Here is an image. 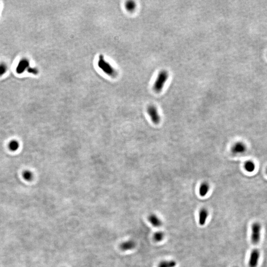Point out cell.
I'll return each mask as SVG.
<instances>
[{"label":"cell","mask_w":267,"mask_h":267,"mask_svg":"<svg viewBox=\"0 0 267 267\" xmlns=\"http://www.w3.org/2000/svg\"><path fill=\"white\" fill-rule=\"evenodd\" d=\"M147 113L149 116L151 120L155 124H158L160 121V116L155 106L150 105L147 108Z\"/></svg>","instance_id":"cell-4"},{"label":"cell","mask_w":267,"mask_h":267,"mask_svg":"<svg viewBox=\"0 0 267 267\" xmlns=\"http://www.w3.org/2000/svg\"><path fill=\"white\" fill-rule=\"evenodd\" d=\"M148 219L150 224L154 227L158 228L162 226V223L161 220L155 214H151L149 215Z\"/></svg>","instance_id":"cell-9"},{"label":"cell","mask_w":267,"mask_h":267,"mask_svg":"<svg viewBox=\"0 0 267 267\" xmlns=\"http://www.w3.org/2000/svg\"><path fill=\"white\" fill-rule=\"evenodd\" d=\"M164 237V234L162 232H157L153 235V239L156 242H160Z\"/></svg>","instance_id":"cell-17"},{"label":"cell","mask_w":267,"mask_h":267,"mask_svg":"<svg viewBox=\"0 0 267 267\" xmlns=\"http://www.w3.org/2000/svg\"><path fill=\"white\" fill-rule=\"evenodd\" d=\"M208 216V212L205 208L201 209L199 214V224L201 226H204L205 224L207 218Z\"/></svg>","instance_id":"cell-8"},{"label":"cell","mask_w":267,"mask_h":267,"mask_svg":"<svg viewBox=\"0 0 267 267\" xmlns=\"http://www.w3.org/2000/svg\"><path fill=\"white\" fill-rule=\"evenodd\" d=\"M97 65L108 76H110L112 78H115L117 76V71L111 65L110 63L105 59L104 55H100L98 56Z\"/></svg>","instance_id":"cell-1"},{"label":"cell","mask_w":267,"mask_h":267,"mask_svg":"<svg viewBox=\"0 0 267 267\" xmlns=\"http://www.w3.org/2000/svg\"><path fill=\"white\" fill-rule=\"evenodd\" d=\"M22 177L24 180L27 181H30L33 179V174L31 171L29 170H25L22 173Z\"/></svg>","instance_id":"cell-16"},{"label":"cell","mask_w":267,"mask_h":267,"mask_svg":"<svg viewBox=\"0 0 267 267\" xmlns=\"http://www.w3.org/2000/svg\"><path fill=\"white\" fill-rule=\"evenodd\" d=\"M176 264L177 263L174 260L163 261L159 263L158 267H175Z\"/></svg>","instance_id":"cell-12"},{"label":"cell","mask_w":267,"mask_h":267,"mask_svg":"<svg viewBox=\"0 0 267 267\" xmlns=\"http://www.w3.org/2000/svg\"></svg>","instance_id":"cell-21"},{"label":"cell","mask_w":267,"mask_h":267,"mask_svg":"<svg viewBox=\"0 0 267 267\" xmlns=\"http://www.w3.org/2000/svg\"><path fill=\"white\" fill-rule=\"evenodd\" d=\"M125 8L128 11L132 12L134 11L136 9V4L135 2L132 1H129L126 2L125 4Z\"/></svg>","instance_id":"cell-15"},{"label":"cell","mask_w":267,"mask_h":267,"mask_svg":"<svg viewBox=\"0 0 267 267\" xmlns=\"http://www.w3.org/2000/svg\"><path fill=\"white\" fill-rule=\"evenodd\" d=\"M136 246V244L133 240H128L123 242L120 245V249L123 251H127L132 250Z\"/></svg>","instance_id":"cell-10"},{"label":"cell","mask_w":267,"mask_h":267,"mask_svg":"<svg viewBox=\"0 0 267 267\" xmlns=\"http://www.w3.org/2000/svg\"><path fill=\"white\" fill-rule=\"evenodd\" d=\"M168 77L169 74L167 71L165 70L160 71L153 85V89L154 91L157 92H160L162 90Z\"/></svg>","instance_id":"cell-2"},{"label":"cell","mask_w":267,"mask_h":267,"mask_svg":"<svg viewBox=\"0 0 267 267\" xmlns=\"http://www.w3.org/2000/svg\"><path fill=\"white\" fill-rule=\"evenodd\" d=\"M266 173H267V170H266Z\"/></svg>","instance_id":"cell-20"},{"label":"cell","mask_w":267,"mask_h":267,"mask_svg":"<svg viewBox=\"0 0 267 267\" xmlns=\"http://www.w3.org/2000/svg\"><path fill=\"white\" fill-rule=\"evenodd\" d=\"M8 69V67L5 63H0V76L5 74Z\"/></svg>","instance_id":"cell-18"},{"label":"cell","mask_w":267,"mask_h":267,"mask_svg":"<svg viewBox=\"0 0 267 267\" xmlns=\"http://www.w3.org/2000/svg\"><path fill=\"white\" fill-rule=\"evenodd\" d=\"M246 145L242 142H237L232 146V152L234 154H241L243 153L246 151Z\"/></svg>","instance_id":"cell-7"},{"label":"cell","mask_w":267,"mask_h":267,"mask_svg":"<svg viewBox=\"0 0 267 267\" xmlns=\"http://www.w3.org/2000/svg\"><path fill=\"white\" fill-rule=\"evenodd\" d=\"M261 225L259 223H253L251 227V241L252 244H257L259 242L261 237Z\"/></svg>","instance_id":"cell-3"},{"label":"cell","mask_w":267,"mask_h":267,"mask_svg":"<svg viewBox=\"0 0 267 267\" xmlns=\"http://www.w3.org/2000/svg\"><path fill=\"white\" fill-rule=\"evenodd\" d=\"M209 185L207 183H203L200 185V187L199 188V195L201 196L204 197L207 195V193H208L209 190Z\"/></svg>","instance_id":"cell-11"},{"label":"cell","mask_w":267,"mask_h":267,"mask_svg":"<svg viewBox=\"0 0 267 267\" xmlns=\"http://www.w3.org/2000/svg\"><path fill=\"white\" fill-rule=\"evenodd\" d=\"M260 251L258 249H254L250 254L248 265L249 267H257L260 258Z\"/></svg>","instance_id":"cell-5"},{"label":"cell","mask_w":267,"mask_h":267,"mask_svg":"<svg viewBox=\"0 0 267 267\" xmlns=\"http://www.w3.org/2000/svg\"><path fill=\"white\" fill-rule=\"evenodd\" d=\"M28 72L33 74L34 75H37L38 73V70L36 68H34V67H29L27 69Z\"/></svg>","instance_id":"cell-19"},{"label":"cell","mask_w":267,"mask_h":267,"mask_svg":"<svg viewBox=\"0 0 267 267\" xmlns=\"http://www.w3.org/2000/svg\"><path fill=\"white\" fill-rule=\"evenodd\" d=\"M29 67V62L26 59H23L20 60L18 64L16 71L18 74H22Z\"/></svg>","instance_id":"cell-6"},{"label":"cell","mask_w":267,"mask_h":267,"mask_svg":"<svg viewBox=\"0 0 267 267\" xmlns=\"http://www.w3.org/2000/svg\"><path fill=\"white\" fill-rule=\"evenodd\" d=\"M244 168L248 172H252L255 169V165L251 161H247L244 164Z\"/></svg>","instance_id":"cell-13"},{"label":"cell","mask_w":267,"mask_h":267,"mask_svg":"<svg viewBox=\"0 0 267 267\" xmlns=\"http://www.w3.org/2000/svg\"><path fill=\"white\" fill-rule=\"evenodd\" d=\"M8 147L11 151L16 152L19 149V142L16 140H11L8 144Z\"/></svg>","instance_id":"cell-14"}]
</instances>
